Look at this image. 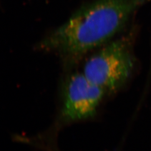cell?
<instances>
[{"label":"cell","mask_w":151,"mask_h":151,"mask_svg":"<svg viewBox=\"0 0 151 151\" xmlns=\"http://www.w3.org/2000/svg\"><path fill=\"white\" fill-rule=\"evenodd\" d=\"M145 1L93 0L49 34L37 49L57 53L66 67H72L89 52L108 43Z\"/></svg>","instance_id":"6da1fadb"},{"label":"cell","mask_w":151,"mask_h":151,"mask_svg":"<svg viewBox=\"0 0 151 151\" xmlns=\"http://www.w3.org/2000/svg\"><path fill=\"white\" fill-rule=\"evenodd\" d=\"M106 95L83 72L70 73L63 81L60 119L62 122L69 123L93 118Z\"/></svg>","instance_id":"3957f363"},{"label":"cell","mask_w":151,"mask_h":151,"mask_svg":"<svg viewBox=\"0 0 151 151\" xmlns=\"http://www.w3.org/2000/svg\"><path fill=\"white\" fill-rule=\"evenodd\" d=\"M132 43L129 34L105 44L87 60L83 73L106 95L116 93L125 86L134 70Z\"/></svg>","instance_id":"7a4b0ae2"}]
</instances>
